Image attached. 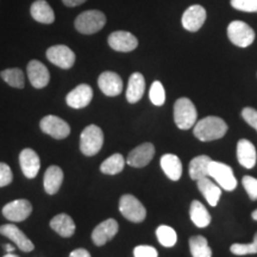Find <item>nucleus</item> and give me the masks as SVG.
<instances>
[{
    "label": "nucleus",
    "mask_w": 257,
    "mask_h": 257,
    "mask_svg": "<svg viewBox=\"0 0 257 257\" xmlns=\"http://www.w3.org/2000/svg\"><path fill=\"white\" fill-rule=\"evenodd\" d=\"M118 229H119V225H118L117 220L112 219V218L101 221L92 232L93 243L96 246L105 245L108 240H111L117 234Z\"/></svg>",
    "instance_id": "2eb2a0df"
},
{
    "label": "nucleus",
    "mask_w": 257,
    "mask_h": 257,
    "mask_svg": "<svg viewBox=\"0 0 257 257\" xmlns=\"http://www.w3.org/2000/svg\"><path fill=\"white\" fill-rule=\"evenodd\" d=\"M98 86L105 95L117 96L123 91V80L117 73L104 72L99 76Z\"/></svg>",
    "instance_id": "f3484780"
},
{
    "label": "nucleus",
    "mask_w": 257,
    "mask_h": 257,
    "mask_svg": "<svg viewBox=\"0 0 257 257\" xmlns=\"http://www.w3.org/2000/svg\"><path fill=\"white\" fill-rule=\"evenodd\" d=\"M125 162H126V161L124 160L123 155H120V154H113V155H111L108 159H106L104 162L101 163L100 170L101 173L107 175L119 174L121 170L124 169Z\"/></svg>",
    "instance_id": "c85d7f7f"
},
{
    "label": "nucleus",
    "mask_w": 257,
    "mask_h": 257,
    "mask_svg": "<svg viewBox=\"0 0 257 257\" xmlns=\"http://www.w3.org/2000/svg\"><path fill=\"white\" fill-rule=\"evenodd\" d=\"M93 98V89L89 85L82 83L76 86L72 92H69L66 96V102L69 107L83 108L89 105Z\"/></svg>",
    "instance_id": "a211bd4d"
},
{
    "label": "nucleus",
    "mask_w": 257,
    "mask_h": 257,
    "mask_svg": "<svg viewBox=\"0 0 257 257\" xmlns=\"http://www.w3.org/2000/svg\"><path fill=\"white\" fill-rule=\"evenodd\" d=\"M32 212V205L29 200L25 199H18V200L11 201L3 207V214L6 219L11 221H24L28 219Z\"/></svg>",
    "instance_id": "9d476101"
},
{
    "label": "nucleus",
    "mask_w": 257,
    "mask_h": 257,
    "mask_svg": "<svg viewBox=\"0 0 257 257\" xmlns=\"http://www.w3.org/2000/svg\"><path fill=\"white\" fill-rule=\"evenodd\" d=\"M108 46L115 51L128 53L137 48L138 41L131 32L114 31L108 36Z\"/></svg>",
    "instance_id": "4468645a"
},
{
    "label": "nucleus",
    "mask_w": 257,
    "mask_h": 257,
    "mask_svg": "<svg viewBox=\"0 0 257 257\" xmlns=\"http://www.w3.org/2000/svg\"><path fill=\"white\" fill-rule=\"evenodd\" d=\"M243 119L248 123L250 126H252L257 131V110L252 107H245L242 111Z\"/></svg>",
    "instance_id": "58836bf2"
},
{
    "label": "nucleus",
    "mask_w": 257,
    "mask_h": 257,
    "mask_svg": "<svg viewBox=\"0 0 257 257\" xmlns=\"http://www.w3.org/2000/svg\"><path fill=\"white\" fill-rule=\"evenodd\" d=\"M197 108L188 98H180L174 104V121L181 130H188L197 123Z\"/></svg>",
    "instance_id": "7ed1b4c3"
},
{
    "label": "nucleus",
    "mask_w": 257,
    "mask_h": 257,
    "mask_svg": "<svg viewBox=\"0 0 257 257\" xmlns=\"http://www.w3.org/2000/svg\"><path fill=\"white\" fill-rule=\"evenodd\" d=\"M50 227L54 231H56V233H59L61 237H64V238L72 237L76 229L74 220L66 213H60L54 217L50 220Z\"/></svg>",
    "instance_id": "393cba45"
},
{
    "label": "nucleus",
    "mask_w": 257,
    "mask_h": 257,
    "mask_svg": "<svg viewBox=\"0 0 257 257\" xmlns=\"http://www.w3.org/2000/svg\"><path fill=\"white\" fill-rule=\"evenodd\" d=\"M106 24V16L98 10H88L75 19V29L80 34L93 35L99 32Z\"/></svg>",
    "instance_id": "20e7f679"
},
{
    "label": "nucleus",
    "mask_w": 257,
    "mask_h": 257,
    "mask_svg": "<svg viewBox=\"0 0 257 257\" xmlns=\"http://www.w3.org/2000/svg\"><path fill=\"white\" fill-rule=\"evenodd\" d=\"M161 168H162L165 174L172 180V181H178L182 175V163L181 160L174 154H166L161 157L160 160Z\"/></svg>",
    "instance_id": "4be33fe9"
},
{
    "label": "nucleus",
    "mask_w": 257,
    "mask_h": 257,
    "mask_svg": "<svg viewBox=\"0 0 257 257\" xmlns=\"http://www.w3.org/2000/svg\"><path fill=\"white\" fill-rule=\"evenodd\" d=\"M226 133V123L216 115H208V117L202 118L198 123H195L194 128H193L194 136L201 142L219 140V138H223Z\"/></svg>",
    "instance_id": "f257e3e1"
},
{
    "label": "nucleus",
    "mask_w": 257,
    "mask_h": 257,
    "mask_svg": "<svg viewBox=\"0 0 257 257\" xmlns=\"http://www.w3.org/2000/svg\"><path fill=\"white\" fill-rule=\"evenodd\" d=\"M189 216L195 226L198 227H206L211 223V214L207 211V208L201 204L200 201L194 200L191 204L189 208Z\"/></svg>",
    "instance_id": "cd10ccee"
},
{
    "label": "nucleus",
    "mask_w": 257,
    "mask_h": 257,
    "mask_svg": "<svg viewBox=\"0 0 257 257\" xmlns=\"http://www.w3.org/2000/svg\"><path fill=\"white\" fill-rule=\"evenodd\" d=\"M41 130L44 134L49 135L56 140H63V138L68 137L70 134V126L66 120L61 119L57 115H46L42 118L40 123Z\"/></svg>",
    "instance_id": "6e6552de"
},
{
    "label": "nucleus",
    "mask_w": 257,
    "mask_h": 257,
    "mask_svg": "<svg viewBox=\"0 0 257 257\" xmlns=\"http://www.w3.org/2000/svg\"><path fill=\"white\" fill-rule=\"evenodd\" d=\"M155 155V147L152 143H143L131 150L127 155L126 163L134 168H143L148 166Z\"/></svg>",
    "instance_id": "9b49d317"
},
{
    "label": "nucleus",
    "mask_w": 257,
    "mask_h": 257,
    "mask_svg": "<svg viewBox=\"0 0 257 257\" xmlns=\"http://www.w3.org/2000/svg\"><path fill=\"white\" fill-rule=\"evenodd\" d=\"M149 98L150 101L155 106H162L166 101V92L165 87L160 81L153 82L152 87L149 91Z\"/></svg>",
    "instance_id": "473e14b6"
},
{
    "label": "nucleus",
    "mask_w": 257,
    "mask_h": 257,
    "mask_svg": "<svg viewBox=\"0 0 257 257\" xmlns=\"http://www.w3.org/2000/svg\"><path fill=\"white\" fill-rule=\"evenodd\" d=\"M208 176L213 179L220 186L221 189H225L227 192L233 191L237 187V180L234 178L233 170L225 163L212 160Z\"/></svg>",
    "instance_id": "39448f33"
},
{
    "label": "nucleus",
    "mask_w": 257,
    "mask_h": 257,
    "mask_svg": "<svg viewBox=\"0 0 257 257\" xmlns=\"http://www.w3.org/2000/svg\"><path fill=\"white\" fill-rule=\"evenodd\" d=\"M86 0H62V3L68 8H75V6H79L85 3Z\"/></svg>",
    "instance_id": "a19ab883"
},
{
    "label": "nucleus",
    "mask_w": 257,
    "mask_h": 257,
    "mask_svg": "<svg viewBox=\"0 0 257 257\" xmlns=\"http://www.w3.org/2000/svg\"><path fill=\"white\" fill-rule=\"evenodd\" d=\"M237 160L239 165H242L244 168L251 169L255 167L257 161V153L255 146L248 140H240L237 143Z\"/></svg>",
    "instance_id": "aec40b11"
},
{
    "label": "nucleus",
    "mask_w": 257,
    "mask_h": 257,
    "mask_svg": "<svg viewBox=\"0 0 257 257\" xmlns=\"http://www.w3.org/2000/svg\"><path fill=\"white\" fill-rule=\"evenodd\" d=\"M4 257H19V256L15 255V253H12V252H8V253H6V255H5Z\"/></svg>",
    "instance_id": "c03bdc74"
},
{
    "label": "nucleus",
    "mask_w": 257,
    "mask_h": 257,
    "mask_svg": "<svg viewBox=\"0 0 257 257\" xmlns=\"http://www.w3.org/2000/svg\"><path fill=\"white\" fill-rule=\"evenodd\" d=\"M198 185V189L200 191V193L204 195V198L206 199V201L211 206H217L218 201L221 197V187L219 185L214 184L212 180L208 178H204L200 179L197 181Z\"/></svg>",
    "instance_id": "5701e85b"
},
{
    "label": "nucleus",
    "mask_w": 257,
    "mask_h": 257,
    "mask_svg": "<svg viewBox=\"0 0 257 257\" xmlns=\"http://www.w3.org/2000/svg\"><path fill=\"white\" fill-rule=\"evenodd\" d=\"M19 163H21L22 172L28 179L36 178L41 168V161L35 150L30 148L22 150L19 155Z\"/></svg>",
    "instance_id": "6ab92c4d"
},
{
    "label": "nucleus",
    "mask_w": 257,
    "mask_h": 257,
    "mask_svg": "<svg viewBox=\"0 0 257 257\" xmlns=\"http://www.w3.org/2000/svg\"><path fill=\"white\" fill-rule=\"evenodd\" d=\"M47 59L62 69L72 68L75 63V54L67 46H53L47 50Z\"/></svg>",
    "instance_id": "1a4fd4ad"
},
{
    "label": "nucleus",
    "mask_w": 257,
    "mask_h": 257,
    "mask_svg": "<svg viewBox=\"0 0 257 257\" xmlns=\"http://www.w3.org/2000/svg\"><path fill=\"white\" fill-rule=\"evenodd\" d=\"M63 182V172L60 167L50 166L44 174V189L48 194H56Z\"/></svg>",
    "instance_id": "a878e982"
},
{
    "label": "nucleus",
    "mask_w": 257,
    "mask_h": 257,
    "mask_svg": "<svg viewBox=\"0 0 257 257\" xmlns=\"http://www.w3.org/2000/svg\"><path fill=\"white\" fill-rule=\"evenodd\" d=\"M242 184L245 188L246 193H248L249 198L252 201L257 200V179L252 178V176H244L242 180Z\"/></svg>",
    "instance_id": "c9c22d12"
},
{
    "label": "nucleus",
    "mask_w": 257,
    "mask_h": 257,
    "mask_svg": "<svg viewBox=\"0 0 257 257\" xmlns=\"http://www.w3.org/2000/svg\"><path fill=\"white\" fill-rule=\"evenodd\" d=\"M251 217H252V219H253V220H256V221H257V210H255V211L252 212V213H251Z\"/></svg>",
    "instance_id": "37998d69"
},
{
    "label": "nucleus",
    "mask_w": 257,
    "mask_h": 257,
    "mask_svg": "<svg viewBox=\"0 0 257 257\" xmlns=\"http://www.w3.org/2000/svg\"><path fill=\"white\" fill-rule=\"evenodd\" d=\"M135 257H159V252L154 246L138 245L134 250Z\"/></svg>",
    "instance_id": "4c0bfd02"
},
{
    "label": "nucleus",
    "mask_w": 257,
    "mask_h": 257,
    "mask_svg": "<svg viewBox=\"0 0 257 257\" xmlns=\"http://www.w3.org/2000/svg\"><path fill=\"white\" fill-rule=\"evenodd\" d=\"M14 180V174L9 165L4 162H0V187H5L10 185Z\"/></svg>",
    "instance_id": "e433bc0d"
},
{
    "label": "nucleus",
    "mask_w": 257,
    "mask_h": 257,
    "mask_svg": "<svg viewBox=\"0 0 257 257\" xmlns=\"http://www.w3.org/2000/svg\"><path fill=\"white\" fill-rule=\"evenodd\" d=\"M69 257H92V256L86 249H76L70 252Z\"/></svg>",
    "instance_id": "ea45409f"
},
{
    "label": "nucleus",
    "mask_w": 257,
    "mask_h": 257,
    "mask_svg": "<svg viewBox=\"0 0 257 257\" xmlns=\"http://www.w3.org/2000/svg\"><path fill=\"white\" fill-rule=\"evenodd\" d=\"M206 21V10L200 5H192L182 15L181 23L187 31L195 32Z\"/></svg>",
    "instance_id": "f8f14e48"
},
{
    "label": "nucleus",
    "mask_w": 257,
    "mask_h": 257,
    "mask_svg": "<svg viewBox=\"0 0 257 257\" xmlns=\"http://www.w3.org/2000/svg\"><path fill=\"white\" fill-rule=\"evenodd\" d=\"M189 249L193 257H212V250L207 239L202 236H194L189 239Z\"/></svg>",
    "instance_id": "c756f323"
},
{
    "label": "nucleus",
    "mask_w": 257,
    "mask_h": 257,
    "mask_svg": "<svg viewBox=\"0 0 257 257\" xmlns=\"http://www.w3.org/2000/svg\"><path fill=\"white\" fill-rule=\"evenodd\" d=\"M28 76L35 88H44L50 81L49 70L43 63L37 60H31L28 63Z\"/></svg>",
    "instance_id": "dca6fc26"
},
{
    "label": "nucleus",
    "mask_w": 257,
    "mask_h": 257,
    "mask_svg": "<svg viewBox=\"0 0 257 257\" xmlns=\"http://www.w3.org/2000/svg\"><path fill=\"white\" fill-rule=\"evenodd\" d=\"M231 252L234 255L243 256V255H252V253H257V232L255 233L253 240L249 244H232L231 245Z\"/></svg>",
    "instance_id": "72a5a7b5"
},
{
    "label": "nucleus",
    "mask_w": 257,
    "mask_h": 257,
    "mask_svg": "<svg viewBox=\"0 0 257 257\" xmlns=\"http://www.w3.org/2000/svg\"><path fill=\"white\" fill-rule=\"evenodd\" d=\"M0 233L12 240L22 251L30 252L35 249L34 243L25 236V233L14 224H5L0 226Z\"/></svg>",
    "instance_id": "ddd939ff"
},
{
    "label": "nucleus",
    "mask_w": 257,
    "mask_h": 257,
    "mask_svg": "<svg viewBox=\"0 0 257 257\" xmlns=\"http://www.w3.org/2000/svg\"><path fill=\"white\" fill-rule=\"evenodd\" d=\"M233 9L244 12H257V0H231Z\"/></svg>",
    "instance_id": "f704fd0d"
},
{
    "label": "nucleus",
    "mask_w": 257,
    "mask_h": 257,
    "mask_svg": "<svg viewBox=\"0 0 257 257\" xmlns=\"http://www.w3.org/2000/svg\"><path fill=\"white\" fill-rule=\"evenodd\" d=\"M119 211L121 216L133 223H141L146 219L147 210L136 197L124 194L119 200Z\"/></svg>",
    "instance_id": "0eeeda50"
},
{
    "label": "nucleus",
    "mask_w": 257,
    "mask_h": 257,
    "mask_svg": "<svg viewBox=\"0 0 257 257\" xmlns=\"http://www.w3.org/2000/svg\"><path fill=\"white\" fill-rule=\"evenodd\" d=\"M156 237L159 239L161 245L166 248H172L178 242V234L173 227L167 226V225H161L156 230Z\"/></svg>",
    "instance_id": "2f4dec72"
},
{
    "label": "nucleus",
    "mask_w": 257,
    "mask_h": 257,
    "mask_svg": "<svg viewBox=\"0 0 257 257\" xmlns=\"http://www.w3.org/2000/svg\"><path fill=\"white\" fill-rule=\"evenodd\" d=\"M227 37L234 46L246 48L251 46L255 41V31L244 22L234 21L231 22L227 27Z\"/></svg>",
    "instance_id": "423d86ee"
},
{
    "label": "nucleus",
    "mask_w": 257,
    "mask_h": 257,
    "mask_svg": "<svg viewBox=\"0 0 257 257\" xmlns=\"http://www.w3.org/2000/svg\"><path fill=\"white\" fill-rule=\"evenodd\" d=\"M146 91V80L141 73H134L130 76L126 88V100L130 104H135L142 99Z\"/></svg>",
    "instance_id": "412c9836"
},
{
    "label": "nucleus",
    "mask_w": 257,
    "mask_h": 257,
    "mask_svg": "<svg viewBox=\"0 0 257 257\" xmlns=\"http://www.w3.org/2000/svg\"><path fill=\"white\" fill-rule=\"evenodd\" d=\"M104 146V133L99 126L92 124L85 127L80 136V150L83 155L94 156Z\"/></svg>",
    "instance_id": "f03ea898"
},
{
    "label": "nucleus",
    "mask_w": 257,
    "mask_h": 257,
    "mask_svg": "<svg viewBox=\"0 0 257 257\" xmlns=\"http://www.w3.org/2000/svg\"><path fill=\"white\" fill-rule=\"evenodd\" d=\"M4 249H5L8 252H14V251H15V246L11 245V244H5Z\"/></svg>",
    "instance_id": "79ce46f5"
},
{
    "label": "nucleus",
    "mask_w": 257,
    "mask_h": 257,
    "mask_svg": "<svg viewBox=\"0 0 257 257\" xmlns=\"http://www.w3.org/2000/svg\"><path fill=\"white\" fill-rule=\"evenodd\" d=\"M0 76L9 86L15 88H24L25 78L23 70L19 68H10L5 69L0 73Z\"/></svg>",
    "instance_id": "7c9ffc66"
},
{
    "label": "nucleus",
    "mask_w": 257,
    "mask_h": 257,
    "mask_svg": "<svg viewBox=\"0 0 257 257\" xmlns=\"http://www.w3.org/2000/svg\"><path fill=\"white\" fill-rule=\"evenodd\" d=\"M30 14L35 21L42 24H51L55 21V14L46 0H36L32 3Z\"/></svg>",
    "instance_id": "b1692460"
},
{
    "label": "nucleus",
    "mask_w": 257,
    "mask_h": 257,
    "mask_svg": "<svg viewBox=\"0 0 257 257\" xmlns=\"http://www.w3.org/2000/svg\"><path fill=\"white\" fill-rule=\"evenodd\" d=\"M212 159L207 155H200L194 157L189 163V176L194 181L207 178L210 173V165Z\"/></svg>",
    "instance_id": "bb28decb"
}]
</instances>
